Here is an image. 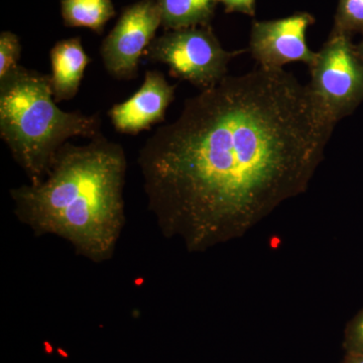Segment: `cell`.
I'll return each mask as SVG.
<instances>
[{
  "label": "cell",
  "instance_id": "6da1fadb",
  "mask_svg": "<svg viewBox=\"0 0 363 363\" xmlns=\"http://www.w3.org/2000/svg\"><path fill=\"white\" fill-rule=\"evenodd\" d=\"M333 130L284 69L226 76L143 143L149 209L190 252L238 240L307 190Z\"/></svg>",
  "mask_w": 363,
  "mask_h": 363
},
{
  "label": "cell",
  "instance_id": "7a4b0ae2",
  "mask_svg": "<svg viewBox=\"0 0 363 363\" xmlns=\"http://www.w3.org/2000/svg\"><path fill=\"white\" fill-rule=\"evenodd\" d=\"M126 171L123 145L104 135L86 145L66 143L44 180L11 190L14 213L35 236H59L101 264L116 252L125 223Z\"/></svg>",
  "mask_w": 363,
  "mask_h": 363
},
{
  "label": "cell",
  "instance_id": "3957f363",
  "mask_svg": "<svg viewBox=\"0 0 363 363\" xmlns=\"http://www.w3.org/2000/svg\"><path fill=\"white\" fill-rule=\"evenodd\" d=\"M56 104L49 74L20 65L0 79V136L30 184L44 180L70 138L102 135L99 114L64 111Z\"/></svg>",
  "mask_w": 363,
  "mask_h": 363
},
{
  "label": "cell",
  "instance_id": "277c9868",
  "mask_svg": "<svg viewBox=\"0 0 363 363\" xmlns=\"http://www.w3.org/2000/svg\"><path fill=\"white\" fill-rule=\"evenodd\" d=\"M241 52L226 51L204 26L169 30L152 40L143 56L168 66L173 77L205 90L226 77L229 62Z\"/></svg>",
  "mask_w": 363,
  "mask_h": 363
},
{
  "label": "cell",
  "instance_id": "5b68a950",
  "mask_svg": "<svg viewBox=\"0 0 363 363\" xmlns=\"http://www.w3.org/2000/svg\"><path fill=\"white\" fill-rule=\"evenodd\" d=\"M310 92L334 126L362 104L363 65L351 37L331 32L310 66Z\"/></svg>",
  "mask_w": 363,
  "mask_h": 363
},
{
  "label": "cell",
  "instance_id": "8992f818",
  "mask_svg": "<svg viewBox=\"0 0 363 363\" xmlns=\"http://www.w3.org/2000/svg\"><path fill=\"white\" fill-rule=\"evenodd\" d=\"M162 25L157 0H140L121 14L100 47V57L107 73L117 80H133L145 55Z\"/></svg>",
  "mask_w": 363,
  "mask_h": 363
},
{
  "label": "cell",
  "instance_id": "52a82bcc",
  "mask_svg": "<svg viewBox=\"0 0 363 363\" xmlns=\"http://www.w3.org/2000/svg\"><path fill=\"white\" fill-rule=\"evenodd\" d=\"M315 18L308 13H295L281 20L255 21L250 51L259 67L283 69L286 64L303 62L311 66L317 52L311 51L306 33Z\"/></svg>",
  "mask_w": 363,
  "mask_h": 363
},
{
  "label": "cell",
  "instance_id": "ba28073f",
  "mask_svg": "<svg viewBox=\"0 0 363 363\" xmlns=\"http://www.w3.org/2000/svg\"><path fill=\"white\" fill-rule=\"evenodd\" d=\"M176 85L169 84L160 71H147L143 85L125 101L108 111L112 125L123 135H138L164 121L175 99Z\"/></svg>",
  "mask_w": 363,
  "mask_h": 363
},
{
  "label": "cell",
  "instance_id": "9c48e42d",
  "mask_svg": "<svg viewBox=\"0 0 363 363\" xmlns=\"http://www.w3.org/2000/svg\"><path fill=\"white\" fill-rule=\"evenodd\" d=\"M52 90L56 102L77 95L90 59L79 37L59 40L50 52Z\"/></svg>",
  "mask_w": 363,
  "mask_h": 363
},
{
  "label": "cell",
  "instance_id": "30bf717a",
  "mask_svg": "<svg viewBox=\"0 0 363 363\" xmlns=\"http://www.w3.org/2000/svg\"><path fill=\"white\" fill-rule=\"evenodd\" d=\"M162 26L169 30L208 26L217 0H157Z\"/></svg>",
  "mask_w": 363,
  "mask_h": 363
},
{
  "label": "cell",
  "instance_id": "8fae6325",
  "mask_svg": "<svg viewBox=\"0 0 363 363\" xmlns=\"http://www.w3.org/2000/svg\"><path fill=\"white\" fill-rule=\"evenodd\" d=\"M61 13L67 26L102 33L116 11L111 0H61Z\"/></svg>",
  "mask_w": 363,
  "mask_h": 363
},
{
  "label": "cell",
  "instance_id": "7c38bea8",
  "mask_svg": "<svg viewBox=\"0 0 363 363\" xmlns=\"http://www.w3.org/2000/svg\"><path fill=\"white\" fill-rule=\"evenodd\" d=\"M332 33L348 37L363 33V0H339Z\"/></svg>",
  "mask_w": 363,
  "mask_h": 363
},
{
  "label": "cell",
  "instance_id": "4fadbf2b",
  "mask_svg": "<svg viewBox=\"0 0 363 363\" xmlns=\"http://www.w3.org/2000/svg\"><path fill=\"white\" fill-rule=\"evenodd\" d=\"M21 45L16 33L2 32L0 35V79L16 70L20 64Z\"/></svg>",
  "mask_w": 363,
  "mask_h": 363
},
{
  "label": "cell",
  "instance_id": "5bb4252c",
  "mask_svg": "<svg viewBox=\"0 0 363 363\" xmlns=\"http://www.w3.org/2000/svg\"><path fill=\"white\" fill-rule=\"evenodd\" d=\"M343 347L346 353L363 354V309L346 326Z\"/></svg>",
  "mask_w": 363,
  "mask_h": 363
},
{
  "label": "cell",
  "instance_id": "9a60e30c",
  "mask_svg": "<svg viewBox=\"0 0 363 363\" xmlns=\"http://www.w3.org/2000/svg\"><path fill=\"white\" fill-rule=\"evenodd\" d=\"M223 4L227 13H241L253 16L255 13V0H217Z\"/></svg>",
  "mask_w": 363,
  "mask_h": 363
},
{
  "label": "cell",
  "instance_id": "2e32d148",
  "mask_svg": "<svg viewBox=\"0 0 363 363\" xmlns=\"http://www.w3.org/2000/svg\"><path fill=\"white\" fill-rule=\"evenodd\" d=\"M343 363H363V354H351V353H346Z\"/></svg>",
  "mask_w": 363,
  "mask_h": 363
},
{
  "label": "cell",
  "instance_id": "e0dca14e",
  "mask_svg": "<svg viewBox=\"0 0 363 363\" xmlns=\"http://www.w3.org/2000/svg\"><path fill=\"white\" fill-rule=\"evenodd\" d=\"M355 49H357L358 58L360 59L363 65V39L362 42L359 43L357 45H355Z\"/></svg>",
  "mask_w": 363,
  "mask_h": 363
}]
</instances>
